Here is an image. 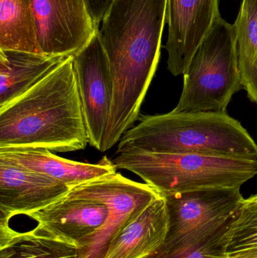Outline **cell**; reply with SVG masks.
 <instances>
[{"mask_svg": "<svg viewBox=\"0 0 257 258\" xmlns=\"http://www.w3.org/2000/svg\"><path fill=\"white\" fill-rule=\"evenodd\" d=\"M229 227L215 236L188 249L170 254H155L145 258H227Z\"/></svg>", "mask_w": 257, "mask_h": 258, "instance_id": "ffe728a7", "label": "cell"}, {"mask_svg": "<svg viewBox=\"0 0 257 258\" xmlns=\"http://www.w3.org/2000/svg\"><path fill=\"white\" fill-rule=\"evenodd\" d=\"M248 199L251 200H257V194L253 196H250V197H248Z\"/></svg>", "mask_w": 257, "mask_h": 258, "instance_id": "7402d4cb", "label": "cell"}, {"mask_svg": "<svg viewBox=\"0 0 257 258\" xmlns=\"http://www.w3.org/2000/svg\"><path fill=\"white\" fill-rule=\"evenodd\" d=\"M42 54L69 57L99 31L88 0H32Z\"/></svg>", "mask_w": 257, "mask_h": 258, "instance_id": "ba28073f", "label": "cell"}, {"mask_svg": "<svg viewBox=\"0 0 257 258\" xmlns=\"http://www.w3.org/2000/svg\"><path fill=\"white\" fill-rule=\"evenodd\" d=\"M226 236L228 253L257 247V201L244 199Z\"/></svg>", "mask_w": 257, "mask_h": 258, "instance_id": "d6986e66", "label": "cell"}, {"mask_svg": "<svg viewBox=\"0 0 257 258\" xmlns=\"http://www.w3.org/2000/svg\"><path fill=\"white\" fill-rule=\"evenodd\" d=\"M107 205L66 194L55 203L27 215L37 227L51 234L82 247L105 224Z\"/></svg>", "mask_w": 257, "mask_h": 258, "instance_id": "7c38bea8", "label": "cell"}, {"mask_svg": "<svg viewBox=\"0 0 257 258\" xmlns=\"http://www.w3.org/2000/svg\"><path fill=\"white\" fill-rule=\"evenodd\" d=\"M248 199V198H247ZM248 200H250V199H248ZM253 201H257V200H253Z\"/></svg>", "mask_w": 257, "mask_h": 258, "instance_id": "d4e9b609", "label": "cell"}, {"mask_svg": "<svg viewBox=\"0 0 257 258\" xmlns=\"http://www.w3.org/2000/svg\"><path fill=\"white\" fill-rule=\"evenodd\" d=\"M170 227L164 197L159 196L112 239L103 258H145L165 242Z\"/></svg>", "mask_w": 257, "mask_h": 258, "instance_id": "5bb4252c", "label": "cell"}, {"mask_svg": "<svg viewBox=\"0 0 257 258\" xmlns=\"http://www.w3.org/2000/svg\"><path fill=\"white\" fill-rule=\"evenodd\" d=\"M255 257L257 258V248L255 250Z\"/></svg>", "mask_w": 257, "mask_h": 258, "instance_id": "603a6c76", "label": "cell"}, {"mask_svg": "<svg viewBox=\"0 0 257 258\" xmlns=\"http://www.w3.org/2000/svg\"><path fill=\"white\" fill-rule=\"evenodd\" d=\"M67 57L0 49V108L30 90Z\"/></svg>", "mask_w": 257, "mask_h": 258, "instance_id": "9a60e30c", "label": "cell"}, {"mask_svg": "<svg viewBox=\"0 0 257 258\" xmlns=\"http://www.w3.org/2000/svg\"><path fill=\"white\" fill-rule=\"evenodd\" d=\"M138 120L119 140L117 154L140 151L257 159L256 141L227 112L170 111Z\"/></svg>", "mask_w": 257, "mask_h": 258, "instance_id": "7a4b0ae2", "label": "cell"}, {"mask_svg": "<svg viewBox=\"0 0 257 258\" xmlns=\"http://www.w3.org/2000/svg\"><path fill=\"white\" fill-rule=\"evenodd\" d=\"M78 245L36 226L18 232L0 226V254L6 258H78Z\"/></svg>", "mask_w": 257, "mask_h": 258, "instance_id": "2e32d148", "label": "cell"}, {"mask_svg": "<svg viewBox=\"0 0 257 258\" xmlns=\"http://www.w3.org/2000/svg\"><path fill=\"white\" fill-rule=\"evenodd\" d=\"M89 144L101 150L113 96L108 57L100 30L89 43L72 55Z\"/></svg>", "mask_w": 257, "mask_h": 258, "instance_id": "9c48e42d", "label": "cell"}, {"mask_svg": "<svg viewBox=\"0 0 257 258\" xmlns=\"http://www.w3.org/2000/svg\"><path fill=\"white\" fill-rule=\"evenodd\" d=\"M0 49L42 54L32 0H0Z\"/></svg>", "mask_w": 257, "mask_h": 258, "instance_id": "e0dca14e", "label": "cell"}, {"mask_svg": "<svg viewBox=\"0 0 257 258\" xmlns=\"http://www.w3.org/2000/svg\"><path fill=\"white\" fill-rule=\"evenodd\" d=\"M89 143L72 56L0 108V150L66 153Z\"/></svg>", "mask_w": 257, "mask_h": 258, "instance_id": "6da1fadb", "label": "cell"}, {"mask_svg": "<svg viewBox=\"0 0 257 258\" xmlns=\"http://www.w3.org/2000/svg\"><path fill=\"white\" fill-rule=\"evenodd\" d=\"M0 162L34 171L60 182L71 189L83 183L116 173L107 156L98 163L75 162L53 154L45 149L0 150Z\"/></svg>", "mask_w": 257, "mask_h": 258, "instance_id": "4fadbf2b", "label": "cell"}, {"mask_svg": "<svg viewBox=\"0 0 257 258\" xmlns=\"http://www.w3.org/2000/svg\"><path fill=\"white\" fill-rule=\"evenodd\" d=\"M70 191L50 177L0 162V226L11 218L40 210Z\"/></svg>", "mask_w": 257, "mask_h": 258, "instance_id": "8fae6325", "label": "cell"}, {"mask_svg": "<svg viewBox=\"0 0 257 258\" xmlns=\"http://www.w3.org/2000/svg\"><path fill=\"white\" fill-rule=\"evenodd\" d=\"M0 258H6L3 254H0Z\"/></svg>", "mask_w": 257, "mask_h": 258, "instance_id": "cb8c5ba5", "label": "cell"}, {"mask_svg": "<svg viewBox=\"0 0 257 258\" xmlns=\"http://www.w3.org/2000/svg\"><path fill=\"white\" fill-rule=\"evenodd\" d=\"M67 195L97 200L109 209L105 224L78 249V258H103L112 239L160 196L146 183L133 181L117 172L83 183Z\"/></svg>", "mask_w": 257, "mask_h": 258, "instance_id": "52a82bcc", "label": "cell"}, {"mask_svg": "<svg viewBox=\"0 0 257 258\" xmlns=\"http://www.w3.org/2000/svg\"><path fill=\"white\" fill-rule=\"evenodd\" d=\"M234 25L243 89L257 104V0H242Z\"/></svg>", "mask_w": 257, "mask_h": 258, "instance_id": "ac0fdd59", "label": "cell"}, {"mask_svg": "<svg viewBox=\"0 0 257 258\" xmlns=\"http://www.w3.org/2000/svg\"><path fill=\"white\" fill-rule=\"evenodd\" d=\"M220 16L219 0H167L168 36L164 48L172 75L184 74Z\"/></svg>", "mask_w": 257, "mask_h": 258, "instance_id": "30bf717a", "label": "cell"}, {"mask_svg": "<svg viewBox=\"0 0 257 258\" xmlns=\"http://www.w3.org/2000/svg\"><path fill=\"white\" fill-rule=\"evenodd\" d=\"M167 0H113L100 30L116 92H147L159 61Z\"/></svg>", "mask_w": 257, "mask_h": 258, "instance_id": "3957f363", "label": "cell"}, {"mask_svg": "<svg viewBox=\"0 0 257 258\" xmlns=\"http://www.w3.org/2000/svg\"><path fill=\"white\" fill-rule=\"evenodd\" d=\"M160 196L213 188H241L257 174V159L191 153L127 151L113 161Z\"/></svg>", "mask_w": 257, "mask_h": 258, "instance_id": "277c9868", "label": "cell"}, {"mask_svg": "<svg viewBox=\"0 0 257 258\" xmlns=\"http://www.w3.org/2000/svg\"><path fill=\"white\" fill-rule=\"evenodd\" d=\"M113 0H88L94 18L98 25L102 22L103 18Z\"/></svg>", "mask_w": 257, "mask_h": 258, "instance_id": "44dd1931", "label": "cell"}, {"mask_svg": "<svg viewBox=\"0 0 257 258\" xmlns=\"http://www.w3.org/2000/svg\"><path fill=\"white\" fill-rule=\"evenodd\" d=\"M183 76L181 98L172 112H226L243 89L235 25L219 17Z\"/></svg>", "mask_w": 257, "mask_h": 258, "instance_id": "5b68a950", "label": "cell"}, {"mask_svg": "<svg viewBox=\"0 0 257 258\" xmlns=\"http://www.w3.org/2000/svg\"><path fill=\"white\" fill-rule=\"evenodd\" d=\"M240 189L213 188L161 196L167 204L170 227L156 253L188 249L227 228L244 200Z\"/></svg>", "mask_w": 257, "mask_h": 258, "instance_id": "8992f818", "label": "cell"}]
</instances>
